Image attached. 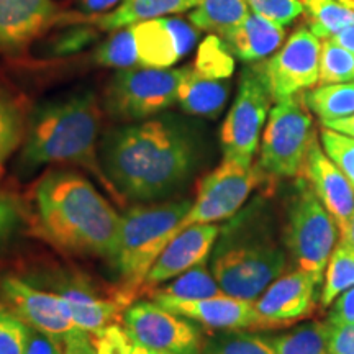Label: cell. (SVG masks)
Returning a JSON list of instances; mask_svg holds the SVG:
<instances>
[{
  "mask_svg": "<svg viewBox=\"0 0 354 354\" xmlns=\"http://www.w3.org/2000/svg\"><path fill=\"white\" fill-rule=\"evenodd\" d=\"M196 133L176 115L110 130L100 145L105 174L128 201L151 202L183 189L197 166Z\"/></svg>",
  "mask_w": 354,
  "mask_h": 354,
  "instance_id": "6da1fadb",
  "label": "cell"
},
{
  "mask_svg": "<svg viewBox=\"0 0 354 354\" xmlns=\"http://www.w3.org/2000/svg\"><path fill=\"white\" fill-rule=\"evenodd\" d=\"M39 232L59 250L113 259L122 215L87 177L51 171L33 192Z\"/></svg>",
  "mask_w": 354,
  "mask_h": 354,
  "instance_id": "7a4b0ae2",
  "label": "cell"
},
{
  "mask_svg": "<svg viewBox=\"0 0 354 354\" xmlns=\"http://www.w3.org/2000/svg\"><path fill=\"white\" fill-rule=\"evenodd\" d=\"M102 112L94 92L82 91L44 102L30 113L28 128L20 154L26 171L46 165H68L86 171L118 202V190L105 174L100 161Z\"/></svg>",
  "mask_w": 354,
  "mask_h": 354,
  "instance_id": "3957f363",
  "label": "cell"
},
{
  "mask_svg": "<svg viewBox=\"0 0 354 354\" xmlns=\"http://www.w3.org/2000/svg\"><path fill=\"white\" fill-rule=\"evenodd\" d=\"M218 236L210 269L221 292L254 302L284 272V250L263 228H256L248 215L220 230Z\"/></svg>",
  "mask_w": 354,
  "mask_h": 354,
  "instance_id": "277c9868",
  "label": "cell"
},
{
  "mask_svg": "<svg viewBox=\"0 0 354 354\" xmlns=\"http://www.w3.org/2000/svg\"><path fill=\"white\" fill-rule=\"evenodd\" d=\"M190 207V201L143 203L122 215L118 248L110 263L128 290L145 284L154 261L174 236Z\"/></svg>",
  "mask_w": 354,
  "mask_h": 354,
  "instance_id": "5b68a950",
  "label": "cell"
},
{
  "mask_svg": "<svg viewBox=\"0 0 354 354\" xmlns=\"http://www.w3.org/2000/svg\"><path fill=\"white\" fill-rule=\"evenodd\" d=\"M295 187L287 216L286 245L299 269L320 286L338 241V225L305 177L300 176Z\"/></svg>",
  "mask_w": 354,
  "mask_h": 354,
  "instance_id": "8992f818",
  "label": "cell"
},
{
  "mask_svg": "<svg viewBox=\"0 0 354 354\" xmlns=\"http://www.w3.org/2000/svg\"><path fill=\"white\" fill-rule=\"evenodd\" d=\"M315 140L313 117L304 94L279 100L269 112L258 165L266 176L297 177Z\"/></svg>",
  "mask_w": 354,
  "mask_h": 354,
  "instance_id": "52a82bcc",
  "label": "cell"
},
{
  "mask_svg": "<svg viewBox=\"0 0 354 354\" xmlns=\"http://www.w3.org/2000/svg\"><path fill=\"white\" fill-rule=\"evenodd\" d=\"M187 71L145 66L118 71L105 88V110L110 117L130 123L156 117L176 104Z\"/></svg>",
  "mask_w": 354,
  "mask_h": 354,
  "instance_id": "ba28073f",
  "label": "cell"
},
{
  "mask_svg": "<svg viewBox=\"0 0 354 354\" xmlns=\"http://www.w3.org/2000/svg\"><path fill=\"white\" fill-rule=\"evenodd\" d=\"M272 95L258 63L243 68L238 92L220 130L225 159L253 165L259 148V136L271 112Z\"/></svg>",
  "mask_w": 354,
  "mask_h": 354,
  "instance_id": "9c48e42d",
  "label": "cell"
},
{
  "mask_svg": "<svg viewBox=\"0 0 354 354\" xmlns=\"http://www.w3.org/2000/svg\"><path fill=\"white\" fill-rule=\"evenodd\" d=\"M264 176L266 172L259 165L246 166L223 158L218 167L203 177L196 201L177 225L174 234L192 225L216 223L233 216L250 194L263 183Z\"/></svg>",
  "mask_w": 354,
  "mask_h": 354,
  "instance_id": "30bf717a",
  "label": "cell"
},
{
  "mask_svg": "<svg viewBox=\"0 0 354 354\" xmlns=\"http://www.w3.org/2000/svg\"><path fill=\"white\" fill-rule=\"evenodd\" d=\"M123 325L135 343L171 354H202V331L196 322L149 300L131 304L123 312Z\"/></svg>",
  "mask_w": 354,
  "mask_h": 354,
  "instance_id": "8fae6325",
  "label": "cell"
},
{
  "mask_svg": "<svg viewBox=\"0 0 354 354\" xmlns=\"http://www.w3.org/2000/svg\"><path fill=\"white\" fill-rule=\"evenodd\" d=\"M322 41L310 28L300 26L279 50L258 63L272 100L313 88L320 79Z\"/></svg>",
  "mask_w": 354,
  "mask_h": 354,
  "instance_id": "7c38bea8",
  "label": "cell"
},
{
  "mask_svg": "<svg viewBox=\"0 0 354 354\" xmlns=\"http://www.w3.org/2000/svg\"><path fill=\"white\" fill-rule=\"evenodd\" d=\"M0 289L17 317H20L30 328L51 336L57 343L64 344L66 339L82 331L73 322L64 299L59 294L43 292L13 276L3 279Z\"/></svg>",
  "mask_w": 354,
  "mask_h": 354,
  "instance_id": "4fadbf2b",
  "label": "cell"
},
{
  "mask_svg": "<svg viewBox=\"0 0 354 354\" xmlns=\"http://www.w3.org/2000/svg\"><path fill=\"white\" fill-rule=\"evenodd\" d=\"M68 19L53 0H0V53L19 55Z\"/></svg>",
  "mask_w": 354,
  "mask_h": 354,
  "instance_id": "5bb4252c",
  "label": "cell"
},
{
  "mask_svg": "<svg viewBox=\"0 0 354 354\" xmlns=\"http://www.w3.org/2000/svg\"><path fill=\"white\" fill-rule=\"evenodd\" d=\"M140 64L167 69L189 55L197 44L198 32L192 21L183 19H153L131 25Z\"/></svg>",
  "mask_w": 354,
  "mask_h": 354,
  "instance_id": "9a60e30c",
  "label": "cell"
},
{
  "mask_svg": "<svg viewBox=\"0 0 354 354\" xmlns=\"http://www.w3.org/2000/svg\"><path fill=\"white\" fill-rule=\"evenodd\" d=\"M317 282L302 269L277 277L254 300L261 330H277L312 315Z\"/></svg>",
  "mask_w": 354,
  "mask_h": 354,
  "instance_id": "2e32d148",
  "label": "cell"
},
{
  "mask_svg": "<svg viewBox=\"0 0 354 354\" xmlns=\"http://www.w3.org/2000/svg\"><path fill=\"white\" fill-rule=\"evenodd\" d=\"M153 300L171 312L179 313L212 330H261L259 317L256 313L254 302L251 300L232 297L227 294L192 300L166 297H153Z\"/></svg>",
  "mask_w": 354,
  "mask_h": 354,
  "instance_id": "e0dca14e",
  "label": "cell"
},
{
  "mask_svg": "<svg viewBox=\"0 0 354 354\" xmlns=\"http://www.w3.org/2000/svg\"><path fill=\"white\" fill-rule=\"evenodd\" d=\"M218 234L220 227L215 223L192 225L177 232L154 261L145 279V286L156 287L165 284L194 266L205 263Z\"/></svg>",
  "mask_w": 354,
  "mask_h": 354,
  "instance_id": "ac0fdd59",
  "label": "cell"
},
{
  "mask_svg": "<svg viewBox=\"0 0 354 354\" xmlns=\"http://www.w3.org/2000/svg\"><path fill=\"white\" fill-rule=\"evenodd\" d=\"M300 176L307 179L315 196L335 218L338 228L346 227L354 212V187L338 166L326 156L317 140L310 146Z\"/></svg>",
  "mask_w": 354,
  "mask_h": 354,
  "instance_id": "d6986e66",
  "label": "cell"
},
{
  "mask_svg": "<svg viewBox=\"0 0 354 354\" xmlns=\"http://www.w3.org/2000/svg\"><path fill=\"white\" fill-rule=\"evenodd\" d=\"M220 37V35H218ZM234 57L245 63H259L272 56L286 38L284 26L250 12L240 25L221 35Z\"/></svg>",
  "mask_w": 354,
  "mask_h": 354,
  "instance_id": "ffe728a7",
  "label": "cell"
},
{
  "mask_svg": "<svg viewBox=\"0 0 354 354\" xmlns=\"http://www.w3.org/2000/svg\"><path fill=\"white\" fill-rule=\"evenodd\" d=\"M57 294L64 299L73 322L91 335L117 323L123 317V307L128 305L127 299H102L95 292L77 284H66Z\"/></svg>",
  "mask_w": 354,
  "mask_h": 354,
  "instance_id": "44dd1931",
  "label": "cell"
},
{
  "mask_svg": "<svg viewBox=\"0 0 354 354\" xmlns=\"http://www.w3.org/2000/svg\"><path fill=\"white\" fill-rule=\"evenodd\" d=\"M228 95L227 79L205 77L194 68H189L177 92V104L189 115L215 118L223 110Z\"/></svg>",
  "mask_w": 354,
  "mask_h": 354,
  "instance_id": "7402d4cb",
  "label": "cell"
},
{
  "mask_svg": "<svg viewBox=\"0 0 354 354\" xmlns=\"http://www.w3.org/2000/svg\"><path fill=\"white\" fill-rule=\"evenodd\" d=\"M201 0H125L120 7L113 12L100 17L88 19L100 32H113V30L125 28L140 21L162 19V17L174 15L192 10L198 6Z\"/></svg>",
  "mask_w": 354,
  "mask_h": 354,
  "instance_id": "603a6c76",
  "label": "cell"
},
{
  "mask_svg": "<svg viewBox=\"0 0 354 354\" xmlns=\"http://www.w3.org/2000/svg\"><path fill=\"white\" fill-rule=\"evenodd\" d=\"M28 118L24 99L0 86V177L6 171L7 159L24 145Z\"/></svg>",
  "mask_w": 354,
  "mask_h": 354,
  "instance_id": "cb8c5ba5",
  "label": "cell"
},
{
  "mask_svg": "<svg viewBox=\"0 0 354 354\" xmlns=\"http://www.w3.org/2000/svg\"><path fill=\"white\" fill-rule=\"evenodd\" d=\"M304 97L310 112L320 118L322 125L354 113V81L308 88Z\"/></svg>",
  "mask_w": 354,
  "mask_h": 354,
  "instance_id": "d4e9b609",
  "label": "cell"
},
{
  "mask_svg": "<svg viewBox=\"0 0 354 354\" xmlns=\"http://www.w3.org/2000/svg\"><path fill=\"white\" fill-rule=\"evenodd\" d=\"M246 0H201L189 13V20L202 32L223 35L246 19Z\"/></svg>",
  "mask_w": 354,
  "mask_h": 354,
  "instance_id": "484cf974",
  "label": "cell"
},
{
  "mask_svg": "<svg viewBox=\"0 0 354 354\" xmlns=\"http://www.w3.org/2000/svg\"><path fill=\"white\" fill-rule=\"evenodd\" d=\"M220 294L223 292H221L212 269L207 268L205 261V263L194 266L177 277L167 281L165 287H159L153 292V297L192 300L214 297Z\"/></svg>",
  "mask_w": 354,
  "mask_h": 354,
  "instance_id": "4316f807",
  "label": "cell"
},
{
  "mask_svg": "<svg viewBox=\"0 0 354 354\" xmlns=\"http://www.w3.org/2000/svg\"><path fill=\"white\" fill-rule=\"evenodd\" d=\"M308 26L320 39L333 38L349 25H354V10L338 0H302Z\"/></svg>",
  "mask_w": 354,
  "mask_h": 354,
  "instance_id": "83f0119b",
  "label": "cell"
},
{
  "mask_svg": "<svg viewBox=\"0 0 354 354\" xmlns=\"http://www.w3.org/2000/svg\"><path fill=\"white\" fill-rule=\"evenodd\" d=\"M354 286V248L339 241L326 264L325 282L320 295L323 307H330L343 292Z\"/></svg>",
  "mask_w": 354,
  "mask_h": 354,
  "instance_id": "f1b7e54d",
  "label": "cell"
},
{
  "mask_svg": "<svg viewBox=\"0 0 354 354\" xmlns=\"http://www.w3.org/2000/svg\"><path fill=\"white\" fill-rule=\"evenodd\" d=\"M328 323L312 322L272 339L277 354H330Z\"/></svg>",
  "mask_w": 354,
  "mask_h": 354,
  "instance_id": "f546056e",
  "label": "cell"
},
{
  "mask_svg": "<svg viewBox=\"0 0 354 354\" xmlns=\"http://www.w3.org/2000/svg\"><path fill=\"white\" fill-rule=\"evenodd\" d=\"M194 69L210 79H228L234 71V56L218 35L210 33L198 44Z\"/></svg>",
  "mask_w": 354,
  "mask_h": 354,
  "instance_id": "4dcf8cb0",
  "label": "cell"
},
{
  "mask_svg": "<svg viewBox=\"0 0 354 354\" xmlns=\"http://www.w3.org/2000/svg\"><path fill=\"white\" fill-rule=\"evenodd\" d=\"M94 57L97 64L118 71L141 66L131 26L113 30L112 35L97 48Z\"/></svg>",
  "mask_w": 354,
  "mask_h": 354,
  "instance_id": "1f68e13d",
  "label": "cell"
},
{
  "mask_svg": "<svg viewBox=\"0 0 354 354\" xmlns=\"http://www.w3.org/2000/svg\"><path fill=\"white\" fill-rule=\"evenodd\" d=\"M202 354H277V351L272 339L236 330L215 336L205 343Z\"/></svg>",
  "mask_w": 354,
  "mask_h": 354,
  "instance_id": "d6a6232c",
  "label": "cell"
},
{
  "mask_svg": "<svg viewBox=\"0 0 354 354\" xmlns=\"http://www.w3.org/2000/svg\"><path fill=\"white\" fill-rule=\"evenodd\" d=\"M354 81V53L339 46L333 39L322 43L320 79L318 84H342Z\"/></svg>",
  "mask_w": 354,
  "mask_h": 354,
  "instance_id": "836d02e7",
  "label": "cell"
},
{
  "mask_svg": "<svg viewBox=\"0 0 354 354\" xmlns=\"http://www.w3.org/2000/svg\"><path fill=\"white\" fill-rule=\"evenodd\" d=\"M100 30L91 21H76L64 25V28L50 41V53L55 56H69L86 50L99 38Z\"/></svg>",
  "mask_w": 354,
  "mask_h": 354,
  "instance_id": "e575fe53",
  "label": "cell"
},
{
  "mask_svg": "<svg viewBox=\"0 0 354 354\" xmlns=\"http://www.w3.org/2000/svg\"><path fill=\"white\" fill-rule=\"evenodd\" d=\"M320 140L323 151L348 177L354 187V138L323 127Z\"/></svg>",
  "mask_w": 354,
  "mask_h": 354,
  "instance_id": "d590c367",
  "label": "cell"
},
{
  "mask_svg": "<svg viewBox=\"0 0 354 354\" xmlns=\"http://www.w3.org/2000/svg\"><path fill=\"white\" fill-rule=\"evenodd\" d=\"M248 7L256 15L287 26L305 13L302 0H246Z\"/></svg>",
  "mask_w": 354,
  "mask_h": 354,
  "instance_id": "8d00e7d4",
  "label": "cell"
},
{
  "mask_svg": "<svg viewBox=\"0 0 354 354\" xmlns=\"http://www.w3.org/2000/svg\"><path fill=\"white\" fill-rule=\"evenodd\" d=\"M30 326L15 313L0 310V354H25Z\"/></svg>",
  "mask_w": 354,
  "mask_h": 354,
  "instance_id": "74e56055",
  "label": "cell"
},
{
  "mask_svg": "<svg viewBox=\"0 0 354 354\" xmlns=\"http://www.w3.org/2000/svg\"><path fill=\"white\" fill-rule=\"evenodd\" d=\"M97 354H130L135 342L128 335L127 328H122L117 323L105 326L91 335Z\"/></svg>",
  "mask_w": 354,
  "mask_h": 354,
  "instance_id": "f35d334b",
  "label": "cell"
},
{
  "mask_svg": "<svg viewBox=\"0 0 354 354\" xmlns=\"http://www.w3.org/2000/svg\"><path fill=\"white\" fill-rule=\"evenodd\" d=\"M24 225V209L20 202L6 192H0V246L20 232Z\"/></svg>",
  "mask_w": 354,
  "mask_h": 354,
  "instance_id": "ab89813d",
  "label": "cell"
},
{
  "mask_svg": "<svg viewBox=\"0 0 354 354\" xmlns=\"http://www.w3.org/2000/svg\"><path fill=\"white\" fill-rule=\"evenodd\" d=\"M326 339L330 354H354V322L339 325L328 323Z\"/></svg>",
  "mask_w": 354,
  "mask_h": 354,
  "instance_id": "60d3db41",
  "label": "cell"
},
{
  "mask_svg": "<svg viewBox=\"0 0 354 354\" xmlns=\"http://www.w3.org/2000/svg\"><path fill=\"white\" fill-rule=\"evenodd\" d=\"M354 322V286L343 292L331 307L328 315V323L331 325H339V323H353Z\"/></svg>",
  "mask_w": 354,
  "mask_h": 354,
  "instance_id": "b9f144b4",
  "label": "cell"
},
{
  "mask_svg": "<svg viewBox=\"0 0 354 354\" xmlns=\"http://www.w3.org/2000/svg\"><path fill=\"white\" fill-rule=\"evenodd\" d=\"M25 354H64V348H61V343H57L51 336L30 328Z\"/></svg>",
  "mask_w": 354,
  "mask_h": 354,
  "instance_id": "7bdbcfd3",
  "label": "cell"
},
{
  "mask_svg": "<svg viewBox=\"0 0 354 354\" xmlns=\"http://www.w3.org/2000/svg\"><path fill=\"white\" fill-rule=\"evenodd\" d=\"M125 0H79L77 7L79 13L86 15L87 19H92V17H100L105 15V13L113 12Z\"/></svg>",
  "mask_w": 354,
  "mask_h": 354,
  "instance_id": "ee69618b",
  "label": "cell"
},
{
  "mask_svg": "<svg viewBox=\"0 0 354 354\" xmlns=\"http://www.w3.org/2000/svg\"><path fill=\"white\" fill-rule=\"evenodd\" d=\"M64 354H97L94 344L86 331L73 335L64 342Z\"/></svg>",
  "mask_w": 354,
  "mask_h": 354,
  "instance_id": "f6af8a7d",
  "label": "cell"
},
{
  "mask_svg": "<svg viewBox=\"0 0 354 354\" xmlns=\"http://www.w3.org/2000/svg\"><path fill=\"white\" fill-rule=\"evenodd\" d=\"M323 127L330 128V130H333V131L343 133V135L354 138V113L349 115V117H346V118H339V120L325 123Z\"/></svg>",
  "mask_w": 354,
  "mask_h": 354,
  "instance_id": "bcb514c9",
  "label": "cell"
},
{
  "mask_svg": "<svg viewBox=\"0 0 354 354\" xmlns=\"http://www.w3.org/2000/svg\"><path fill=\"white\" fill-rule=\"evenodd\" d=\"M328 39H333V41L338 43L339 46L346 48L348 51L354 53V25L346 26V28H343L342 32L336 33L333 38H328Z\"/></svg>",
  "mask_w": 354,
  "mask_h": 354,
  "instance_id": "7dc6e473",
  "label": "cell"
},
{
  "mask_svg": "<svg viewBox=\"0 0 354 354\" xmlns=\"http://www.w3.org/2000/svg\"><path fill=\"white\" fill-rule=\"evenodd\" d=\"M339 234H342V241L348 243V245H351L354 248V212L351 216H349L346 227L339 230Z\"/></svg>",
  "mask_w": 354,
  "mask_h": 354,
  "instance_id": "c3c4849f",
  "label": "cell"
},
{
  "mask_svg": "<svg viewBox=\"0 0 354 354\" xmlns=\"http://www.w3.org/2000/svg\"><path fill=\"white\" fill-rule=\"evenodd\" d=\"M130 354H171V353H165V351H158V349H151V348H146L143 344L135 343Z\"/></svg>",
  "mask_w": 354,
  "mask_h": 354,
  "instance_id": "681fc988",
  "label": "cell"
},
{
  "mask_svg": "<svg viewBox=\"0 0 354 354\" xmlns=\"http://www.w3.org/2000/svg\"><path fill=\"white\" fill-rule=\"evenodd\" d=\"M338 2H342L343 6H346L348 8H351V10H354V0H338Z\"/></svg>",
  "mask_w": 354,
  "mask_h": 354,
  "instance_id": "f907efd6",
  "label": "cell"
}]
</instances>
